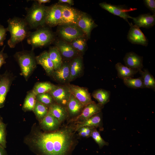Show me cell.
I'll return each instance as SVG.
<instances>
[{
    "mask_svg": "<svg viewBox=\"0 0 155 155\" xmlns=\"http://www.w3.org/2000/svg\"><path fill=\"white\" fill-rule=\"evenodd\" d=\"M85 106L71 94L67 105L69 121L79 116Z\"/></svg>",
    "mask_w": 155,
    "mask_h": 155,
    "instance_id": "18",
    "label": "cell"
},
{
    "mask_svg": "<svg viewBox=\"0 0 155 155\" xmlns=\"http://www.w3.org/2000/svg\"><path fill=\"white\" fill-rule=\"evenodd\" d=\"M0 155H7L5 148L0 146Z\"/></svg>",
    "mask_w": 155,
    "mask_h": 155,
    "instance_id": "43",
    "label": "cell"
},
{
    "mask_svg": "<svg viewBox=\"0 0 155 155\" xmlns=\"http://www.w3.org/2000/svg\"><path fill=\"white\" fill-rule=\"evenodd\" d=\"M87 38V37H86ZM85 37H81L72 41L70 44L79 53H84L86 47V43Z\"/></svg>",
    "mask_w": 155,
    "mask_h": 155,
    "instance_id": "34",
    "label": "cell"
},
{
    "mask_svg": "<svg viewBox=\"0 0 155 155\" xmlns=\"http://www.w3.org/2000/svg\"><path fill=\"white\" fill-rule=\"evenodd\" d=\"M69 69L70 75L69 82L79 77L82 72L83 62L82 56L79 55L72 59L70 62Z\"/></svg>",
    "mask_w": 155,
    "mask_h": 155,
    "instance_id": "23",
    "label": "cell"
},
{
    "mask_svg": "<svg viewBox=\"0 0 155 155\" xmlns=\"http://www.w3.org/2000/svg\"><path fill=\"white\" fill-rule=\"evenodd\" d=\"M60 5L62 15L59 25L76 24L81 13L70 7L64 5Z\"/></svg>",
    "mask_w": 155,
    "mask_h": 155,
    "instance_id": "10",
    "label": "cell"
},
{
    "mask_svg": "<svg viewBox=\"0 0 155 155\" xmlns=\"http://www.w3.org/2000/svg\"><path fill=\"white\" fill-rule=\"evenodd\" d=\"M36 101V95L32 90L28 92L24 99L22 109L25 112L33 111Z\"/></svg>",
    "mask_w": 155,
    "mask_h": 155,
    "instance_id": "31",
    "label": "cell"
},
{
    "mask_svg": "<svg viewBox=\"0 0 155 155\" xmlns=\"http://www.w3.org/2000/svg\"><path fill=\"white\" fill-rule=\"evenodd\" d=\"M54 35L50 29L46 27L40 28L33 32H29L27 37L28 43L31 45L32 50L50 44L54 39Z\"/></svg>",
    "mask_w": 155,
    "mask_h": 155,
    "instance_id": "5",
    "label": "cell"
},
{
    "mask_svg": "<svg viewBox=\"0 0 155 155\" xmlns=\"http://www.w3.org/2000/svg\"><path fill=\"white\" fill-rule=\"evenodd\" d=\"M72 94L85 106L93 103L90 93L85 88L78 86L68 84Z\"/></svg>",
    "mask_w": 155,
    "mask_h": 155,
    "instance_id": "12",
    "label": "cell"
},
{
    "mask_svg": "<svg viewBox=\"0 0 155 155\" xmlns=\"http://www.w3.org/2000/svg\"><path fill=\"white\" fill-rule=\"evenodd\" d=\"M49 93L55 103L65 107L72 94L68 84L55 85Z\"/></svg>",
    "mask_w": 155,
    "mask_h": 155,
    "instance_id": "6",
    "label": "cell"
},
{
    "mask_svg": "<svg viewBox=\"0 0 155 155\" xmlns=\"http://www.w3.org/2000/svg\"><path fill=\"white\" fill-rule=\"evenodd\" d=\"M61 123L49 112L42 120L39 122V126L44 131L50 132L58 129Z\"/></svg>",
    "mask_w": 155,
    "mask_h": 155,
    "instance_id": "19",
    "label": "cell"
},
{
    "mask_svg": "<svg viewBox=\"0 0 155 155\" xmlns=\"http://www.w3.org/2000/svg\"><path fill=\"white\" fill-rule=\"evenodd\" d=\"M36 1L39 4H42L43 3H49L51 1V0H37Z\"/></svg>",
    "mask_w": 155,
    "mask_h": 155,
    "instance_id": "44",
    "label": "cell"
},
{
    "mask_svg": "<svg viewBox=\"0 0 155 155\" xmlns=\"http://www.w3.org/2000/svg\"><path fill=\"white\" fill-rule=\"evenodd\" d=\"M102 8L106 10L110 13L123 18L130 24L128 20V18H132V17L129 15V12L135 10L136 8L129 7L122 5H116L104 2L99 4Z\"/></svg>",
    "mask_w": 155,
    "mask_h": 155,
    "instance_id": "8",
    "label": "cell"
},
{
    "mask_svg": "<svg viewBox=\"0 0 155 155\" xmlns=\"http://www.w3.org/2000/svg\"><path fill=\"white\" fill-rule=\"evenodd\" d=\"M91 137L98 144L100 149L102 148L104 146L108 145V143L105 141L102 137L96 128H94L93 129Z\"/></svg>",
    "mask_w": 155,
    "mask_h": 155,
    "instance_id": "36",
    "label": "cell"
},
{
    "mask_svg": "<svg viewBox=\"0 0 155 155\" xmlns=\"http://www.w3.org/2000/svg\"><path fill=\"white\" fill-rule=\"evenodd\" d=\"M31 6L26 7L27 13L24 20L29 28L37 29L43 27L45 23L48 7L39 4L36 1Z\"/></svg>",
    "mask_w": 155,
    "mask_h": 155,
    "instance_id": "3",
    "label": "cell"
},
{
    "mask_svg": "<svg viewBox=\"0 0 155 155\" xmlns=\"http://www.w3.org/2000/svg\"><path fill=\"white\" fill-rule=\"evenodd\" d=\"M143 57L133 52L126 54L123 59L125 66L138 72L143 67Z\"/></svg>",
    "mask_w": 155,
    "mask_h": 155,
    "instance_id": "17",
    "label": "cell"
},
{
    "mask_svg": "<svg viewBox=\"0 0 155 155\" xmlns=\"http://www.w3.org/2000/svg\"><path fill=\"white\" fill-rule=\"evenodd\" d=\"M60 5L56 4L48 7L45 23L51 27L59 25L61 18Z\"/></svg>",
    "mask_w": 155,
    "mask_h": 155,
    "instance_id": "14",
    "label": "cell"
},
{
    "mask_svg": "<svg viewBox=\"0 0 155 155\" xmlns=\"http://www.w3.org/2000/svg\"><path fill=\"white\" fill-rule=\"evenodd\" d=\"M35 56L33 50H24L17 52L14 57L20 66L21 73L27 81L36 66Z\"/></svg>",
    "mask_w": 155,
    "mask_h": 155,
    "instance_id": "4",
    "label": "cell"
},
{
    "mask_svg": "<svg viewBox=\"0 0 155 155\" xmlns=\"http://www.w3.org/2000/svg\"><path fill=\"white\" fill-rule=\"evenodd\" d=\"M6 125L3 122L0 123V146L6 147Z\"/></svg>",
    "mask_w": 155,
    "mask_h": 155,
    "instance_id": "37",
    "label": "cell"
},
{
    "mask_svg": "<svg viewBox=\"0 0 155 155\" xmlns=\"http://www.w3.org/2000/svg\"><path fill=\"white\" fill-rule=\"evenodd\" d=\"M69 65L70 62L68 61L63 62L61 66L55 70L51 77L61 83H68L70 75Z\"/></svg>",
    "mask_w": 155,
    "mask_h": 155,
    "instance_id": "20",
    "label": "cell"
},
{
    "mask_svg": "<svg viewBox=\"0 0 155 155\" xmlns=\"http://www.w3.org/2000/svg\"><path fill=\"white\" fill-rule=\"evenodd\" d=\"M76 132L73 122L50 132L43 131L35 123L24 141L36 155H72L78 143Z\"/></svg>",
    "mask_w": 155,
    "mask_h": 155,
    "instance_id": "1",
    "label": "cell"
},
{
    "mask_svg": "<svg viewBox=\"0 0 155 155\" xmlns=\"http://www.w3.org/2000/svg\"><path fill=\"white\" fill-rule=\"evenodd\" d=\"M5 46V45H4L0 51V69L3 65L6 63L5 60L8 57L7 54L3 52Z\"/></svg>",
    "mask_w": 155,
    "mask_h": 155,
    "instance_id": "41",
    "label": "cell"
},
{
    "mask_svg": "<svg viewBox=\"0 0 155 155\" xmlns=\"http://www.w3.org/2000/svg\"><path fill=\"white\" fill-rule=\"evenodd\" d=\"M7 29L5 28L2 25L0 24V46H2L3 42L6 39Z\"/></svg>",
    "mask_w": 155,
    "mask_h": 155,
    "instance_id": "39",
    "label": "cell"
},
{
    "mask_svg": "<svg viewBox=\"0 0 155 155\" xmlns=\"http://www.w3.org/2000/svg\"><path fill=\"white\" fill-rule=\"evenodd\" d=\"M73 123H75L76 131L80 128L84 127L99 128L101 129H102V113L101 112L83 121Z\"/></svg>",
    "mask_w": 155,
    "mask_h": 155,
    "instance_id": "22",
    "label": "cell"
},
{
    "mask_svg": "<svg viewBox=\"0 0 155 155\" xmlns=\"http://www.w3.org/2000/svg\"><path fill=\"white\" fill-rule=\"evenodd\" d=\"M92 96L100 104L104 105L110 101L111 92L109 91L99 89L94 90Z\"/></svg>",
    "mask_w": 155,
    "mask_h": 155,
    "instance_id": "28",
    "label": "cell"
},
{
    "mask_svg": "<svg viewBox=\"0 0 155 155\" xmlns=\"http://www.w3.org/2000/svg\"><path fill=\"white\" fill-rule=\"evenodd\" d=\"M56 46L58 49L62 58L72 59L80 55V53L74 49L70 43L61 40L57 41Z\"/></svg>",
    "mask_w": 155,
    "mask_h": 155,
    "instance_id": "16",
    "label": "cell"
},
{
    "mask_svg": "<svg viewBox=\"0 0 155 155\" xmlns=\"http://www.w3.org/2000/svg\"><path fill=\"white\" fill-rule=\"evenodd\" d=\"M135 25L139 28L142 27L149 28L155 23V15L150 13L142 14L136 17L132 18Z\"/></svg>",
    "mask_w": 155,
    "mask_h": 155,
    "instance_id": "24",
    "label": "cell"
},
{
    "mask_svg": "<svg viewBox=\"0 0 155 155\" xmlns=\"http://www.w3.org/2000/svg\"><path fill=\"white\" fill-rule=\"evenodd\" d=\"M99 103L95 102L86 106L80 114L75 118L68 121V122L76 123L84 121L94 115L101 112L104 107Z\"/></svg>",
    "mask_w": 155,
    "mask_h": 155,
    "instance_id": "11",
    "label": "cell"
},
{
    "mask_svg": "<svg viewBox=\"0 0 155 155\" xmlns=\"http://www.w3.org/2000/svg\"><path fill=\"white\" fill-rule=\"evenodd\" d=\"M37 64L41 65L47 74L51 76L54 71L53 63L51 59L48 51H44L35 57Z\"/></svg>",
    "mask_w": 155,
    "mask_h": 155,
    "instance_id": "21",
    "label": "cell"
},
{
    "mask_svg": "<svg viewBox=\"0 0 155 155\" xmlns=\"http://www.w3.org/2000/svg\"><path fill=\"white\" fill-rule=\"evenodd\" d=\"M115 67L118 77L123 80L128 78H133L138 72L137 71L128 68L120 62L116 63Z\"/></svg>",
    "mask_w": 155,
    "mask_h": 155,
    "instance_id": "27",
    "label": "cell"
},
{
    "mask_svg": "<svg viewBox=\"0 0 155 155\" xmlns=\"http://www.w3.org/2000/svg\"><path fill=\"white\" fill-rule=\"evenodd\" d=\"M48 52L53 63L54 71L56 70L62 65L63 62L62 57L58 49L56 46L51 47Z\"/></svg>",
    "mask_w": 155,
    "mask_h": 155,
    "instance_id": "26",
    "label": "cell"
},
{
    "mask_svg": "<svg viewBox=\"0 0 155 155\" xmlns=\"http://www.w3.org/2000/svg\"><path fill=\"white\" fill-rule=\"evenodd\" d=\"M60 26L58 30V33L66 42H71L78 38L86 37L76 24H67Z\"/></svg>",
    "mask_w": 155,
    "mask_h": 155,
    "instance_id": "7",
    "label": "cell"
},
{
    "mask_svg": "<svg viewBox=\"0 0 155 155\" xmlns=\"http://www.w3.org/2000/svg\"><path fill=\"white\" fill-rule=\"evenodd\" d=\"M14 78L12 74L7 71L0 75V108L4 106L7 94Z\"/></svg>",
    "mask_w": 155,
    "mask_h": 155,
    "instance_id": "9",
    "label": "cell"
},
{
    "mask_svg": "<svg viewBox=\"0 0 155 155\" xmlns=\"http://www.w3.org/2000/svg\"><path fill=\"white\" fill-rule=\"evenodd\" d=\"M49 110L48 107L36 101L33 111L39 123L47 114Z\"/></svg>",
    "mask_w": 155,
    "mask_h": 155,
    "instance_id": "32",
    "label": "cell"
},
{
    "mask_svg": "<svg viewBox=\"0 0 155 155\" xmlns=\"http://www.w3.org/2000/svg\"><path fill=\"white\" fill-rule=\"evenodd\" d=\"M123 80L124 84L128 88L135 89L146 88L141 77L136 78H128Z\"/></svg>",
    "mask_w": 155,
    "mask_h": 155,
    "instance_id": "33",
    "label": "cell"
},
{
    "mask_svg": "<svg viewBox=\"0 0 155 155\" xmlns=\"http://www.w3.org/2000/svg\"><path fill=\"white\" fill-rule=\"evenodd\" d=\"M37 101L49 107L55 102L53 98L49 93L40 94L36 95Z\"/></svg>",
    "mask_w": 155,
    "mask_h": 155,
    "instance_id": "35",
    "label": "cell"
},
{
    "mask_svg": "<svg viewBox=\"0 0 155 155\" xmlns=\"http://www.w3.org/2000/svg\"><path fill=\"white\" fill-rule=\"evenodd\" d=\"M7 28L10 37L7 44L11 48H13L19 43L27 38L29 31V27L24 19L14 17L8 20Z\"/></svg>",
    "mask_w": 155,
    "mask_h": 155,
    "instance_id": "2",
    "label": "cell"
},
{
    "mask_svg": "<svg viewBox=\"0 0 155 155\" xmlns=\"http://www.w3.org/2000/svg\"><path fill=\"white\" fill-rule=\"evenodd\" d=\"M49 112L61 123L68 119V113L66 107L55 102L49 107Z\"/></svg>",
    "mask_w": 155,
    "mask_h": 155,
    "instance_id": "25",
    "label": "cell"
},
{
    "mask_svg": "<svg viewBox=\"0 0 155 155\" xmlns=\"http://www.w3.org/2000/svg\"><path fill=\"white\" fill-rule=\"evenodd\" d=\"M58 3H67L70 5H73L74 4L73 1L72 0H59Z\"/></svg>",
    "mask_w": 155,
    "mask_h": 155,
    "instance_id": "42",
    "label": "cell"
},
{
    "mask_svg": "<svg viewBox=\"0 0 155 155\" xmlns=\"http://www.w3.org/2000/svg\"><path fill=\"white\" fill-rule=\"evenodd\" d=\"M146 6L153 13H155V1L154 0H144Z\"/></svg>",
    "mask_w": 155,
    "mask_h": 155,
    "instance_id": "40",
    "label": "cell"
},
{
    "mask_svg": "<svg viewBox=\"0 0 155 155\" xmlns=\"http://www.w3.org/2000/svg\"><path fill=\"white\" fill-rule=\"evenodd\" d=\"M76 25L88 38L90 37L92 30L97 26L92 19L84 13H80Z\"/></svg>",
    "mask_w": 155,
    "mask_h": 155,
    "instance_id": "13",
    "label": "cell"
},
{
    "mask_svg": "<svg viewBox=\"0 0 155 155\" xmlns=\"http://www.w3.org/2000/svg\"><path fill=\"white\" fill-rule=\"evenodd\" d=\"M130 26L127 36L128 40L132 44L147 46L148 40L140 28L132 24H130Z\"/></svg>",
    "mask_w": 155,
    "mask_h": 155,
    "instance_id": "15",
    "label": "cell"
},
{
    "mask_svg": "<svg viewBox=\"0 0 155 155\" xmlns=\"http://www.w3.org/2000/svg\"><path fill=\"white\" fill-rule=\"evenodd\" d=\"M95 128L89 127H84L78 129L77 132H78L79 136L82 137L88 138L91 137L93 129Z\"/></svg>",
    "mask_w": 155,
    "mask_h": 155,
    "instance_id": "38",
    "label": "cell"
},
{
    "mask_svg": "<svg viewBox=\"0 0 155 155\" xmlns=\"http://www.w3.org/2000/svg\"><path fill=\"white\" fill-rule=\"evenodd\" d=\"M3 122V119L1 117L0 115V123Z\"/></svg>",
    "mask_w": 155,
    "mask_h": 155,
    "instance_id": "45",
    "label": "cell"
},
{
    "mask_svg": "<svg viewBox=\"0 0 155 155\" xmlns=\"http://www.w3.org/2000/svg\"><path fill=\"white\" fill-rule=\"evenodd\" d=\"M138 72L143 79L144 85L145 88L151 89L155 91V79L153 76L147 69L141 70Z\"/></svg>",
    "mask_w": 155,
    "mask_h": 155,
    "instance_id": "29",
    "label": "cell"
},
{
    "mask_svg": "<svg viewBox=\"0 0 155 155\" xmlns=\"http://www.w3.org/2000/svg\"><path fill=\"white\" fill-rule=\"evenodd\" d=\"M55 85L49 82H37L34 85L32 91L36 95L48 93L53 88Z\"/></svg>",
    "mask_w": 155,
    "mask_h": 155,
    "instance_id": "30",
    "label": "cell"
}]
</instances>
